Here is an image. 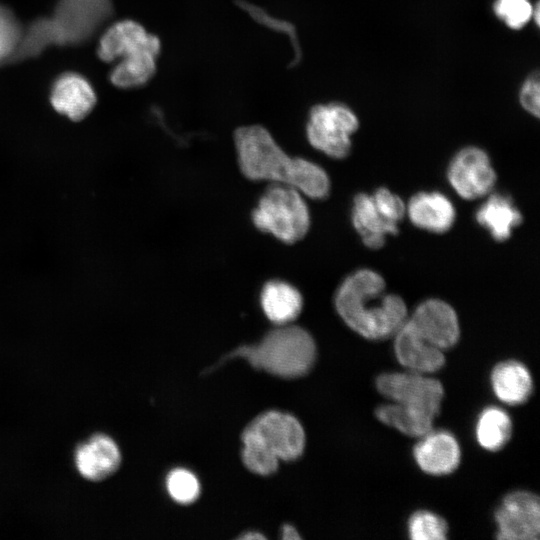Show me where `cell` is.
I'll list each match as a JSON object with an SVG mask.
<instances>
[{"instance_id":"1f68e13d","label":"cell","mask_w":540,"mask_h":540,"mask_svg":"<svg viewBox=\"0 0 540 540\" xmlns=\"http://www.w3.org/2000/svg\"><path fill=\"white\" fill-rule=\"evenodd\" d=\"M241 539H265V536L256 531H250L240 536Z\"/></svg>"},{"instance_id":"cb8c5ba5","label":"cell","mask_w":540,"mask_h":540,"mask_svg":"<svg viewBox=\"0 0 540 540\" xmlns=\"http://www.w3.org/2000/svg\"><path fill=\"white\" fill-rule=\"evenodd\" d=\"M235 4L259 25L285 35L293 50V56L289 66L295 67L300 63L302 59V49L296 27L292 22L274 17L262 7L247 0H235Z\"/></svg>"},{"instance_id":"4316f807","label":"cell","mask_w":540,"mask_h":540,"mask_svg":"<svg viewBox=\"0 0 540 540\" xmlns=\"http://www.w3.org/2000/svg\"><path fill=\"white\" fill-rule=\"evenodd\" d=\"M407 532L413 540H444L447 538L448 526L441 516L419 510L410 516Z\"/></svg>"},{"instance_id":"ffe728a7","label":"cell","mask_w":540,"mask_h":540,"mask_svg":"<svg viewBox=\"0 0 540 540\" xmlns=\"http://www.w3.org/2000/svg\"><path fill=\"white\" fill-rule=\"evenodd\" d=\"M476 220L493 239L504 241L522 222V215L508 195L497 193L478 208Z\"/></svg>"},{"instance_id":"ba28073f","label":"cell","mask_w":540,"mask_h":540,"mask_svg":"<svg viewBox=\"0 0 540 540\" xmlns=\"http://www.w3.org/2000/svg\"><path fill=\"white\" fill-rule=\"evenodd\" d=\"M447 177L457 194L468 200L486 195L496 182L487 153L474 146L461 149L452 158Z\"/></svg>"},{"instance_id":"5bb4252c","label":"cell","mask_w":540,"mask_h":540,"mask_svg":"<svg viewBox=\"0 0 540 540\" xmlns=\"http://www.w3.org/2000/svg\"><path fill=\"white\" fill-rule=\"evenodd\" d=\"M394 336L396 358L408 371L429 374L444 366L443 350L426 341L407 320Z\"/></svg>"},{"instance_id":"2e32d148","label":"cell","mask_w":540,"mask_h":540,"mask_svg":"<svg viewBox=\"0 0 540 540\" xmlns=\"http://www.w3.org/2000/svg\"><path fill=\"white\" fill-rule=\"evenodd\" d=\"M96 103L91 85L77 74H64L54 83L51 104L61 115L71 121L84 119Z\"/></svg>"},{"instance_id":"e0dca14e","label":"cell","mask_w":540,"mask_h":540,"mask_svg":"<svg viewBox=\"0 0 540 540\" xmlns=\"http://www.w3.org/2000/svg\"><path fill=\"white\" fill-rule=\"evenodd\" d=\"M410 221L418 228L433 233L449 230L455 220L452 202L439 192H419L407 207Z\"/></svg>"},{"instance_id":"ac0fdd59","label":"cell","mask_w":540,"mask_h":540,"mask_svg":"<svg viewBox=\"0 0 540 540\" xmlns=\"http://www.w3.org/2000/svg\"><path fill=\"white\" fill-rule=\"evenodd\" d=\"M490 381L495 396L508 405L525 403L533 391L530 371L516 360L498 363L491 372Z\"/></svg>"},{"instance_id":"4dcf8cb0","label":"cell","mask_w":540,"mask_h":540,"mask_svg":"<svg viewBox=\"0 0 540 540\" xmlns=\"http://www.w3.org/2000/svg\"><path fill=\"white\" fill-rule=\"evenodd\" d=\"M282 538L285 540L299 539L298 531L291 525H284L282 528Z\"/></svg>"},{"instance_id":"52a82bcc","label":"cell","mask_w":540,"mask_h":540,"mask_svg":"<svg viewBox=\"0 0 540 540\" xmlns=\"http://www.w3.org/2000/svg\"><path fill=\"white\" fill-rule=\"evenodd\" d=\"M501 540H537L540 534V504L537 495L528 491L507 494L494 514Z\"/></svg>"},{"instance_id":"8fae6325","label":"cell","mask_w":540,"mask_h":540,"mask_svg":"<svg viewBox=\"0 0 540 540\" xmlns=\"http://www.w3.org/2000/svg\"><path fill=\"white\" fill-rule=\"evenodd\" d=\"M407 321L426 341L443 351L459 340L457 314L452 306L440 299L422 302Z\"/></svg>"},{"instance_id":"4fadbf2b","label":"cell","mask_w":540,"mask_h":540,"mask_svg":"<svg viewBox=\"0 0 540 540\" xmlns=\"http://www.w3.org/2000/svg\"><path fill=\"white\" fill-rule=\"evenodd\" d=\"M144 49L161 51L158 36L149 33L134 20H122L102 36L98 55L105 62H113Z\"/></svg>"},{"instance_id":"9c48e42d","label":"cell","mask_w":540,"mask_h":540,"mask_svg":"<svg viewBox=\"0 0 540 540\" xmlns=\"http://www.w3.org/2000/svg\"><path fill=\"white\" fill-rule=\"evenodd\" d=\"M275 453L279 460L297 459L305 447V433L300 422L291 414L267 411L247 426Z\"/></svg>"},{"instance_id":"44dd1931","label":"cell","mask_w":540,"mask_h":540,"mask_svg":"<svg viewBox=\"0 0 540 540\" xmlns=\"http://www.w3.org/2000/svg\"><path fill=\"white\" fill-rule=\"evenodd\" d=\"M159 53L157 50L144 49L120 59L111 71V82L122 89L147 84L156 74Z\"/></svg>"},{"instance_id":"3957f363","label":"cell","mask_w":540,"mask_h":540,"mask_svg":"<svg viewBox=\"0 0 540 540\" xmlns=\"http://www.w3.org/2000/svg\"><path fill=\"white\" fill-rule=\"evenodd\" d=\"M229 357H241L258 369L283 378L306 374L316 359V345L308 331L295 325H280L255 345L237 348Z\"/></svg>"},{"instance_id":"30bf717a","label":"cell","mask_w":540,"mask_h":540,"mask_svg":"<svg viewBox=\"0 0 540 540\" xmlns=\"http://www.w3.org/2000/svg\"><path fill=\"white\" fill-rule=\"evenodd\" d=\"M73 462L81 477L91 482H100L116 473L122 455L111 436L96 432L76 445Z\"/></svg>"},{"instance_id":"6da1fadb","label":"cell","mask_w":540,"mask_h":540,"mask_svg":"<svg viewBox=\"0 0 540 540\" xmlns=\"http://www.w3.org/2000/svg\"><path fill=\"white\" fill-rule=\"evenodd\" d=\"M234 142L240 169L247 178L293 187L313 199L329 194L325 170L309 160L288 155L263 126L239 127Z\"/></svg>"},{"instance_id":"d6986e66","label":"cell","mask_w":540,"mask_h":540,"mask_svg":"<svg viewBox=\"0 0 540 540\" xmlns=\"http://www.w3.org/2000/svg\"><path fill=\"white\" fill-rule=\"evenodd\" d=\"M260 303L266 317L280 326L290 324L298 317L303 300L293 285L281 280H272L263 286Z\"/></svg>"},{"instance_id":"7c38bea8","label":"cell","mask_w":540,"mask_h":540,"mask_svg":"<svg viewBox=\"0 0 540 540\" xmlns=\"http://www.w3.org/2000/svg\"><path fill=\"white\" fill-rule=\"evenodd\" d=\"M419 438L413 448V457L422 471L430 475L442 476L458 468L461 450L453 434L444 430L431 429Z\"/></svg>"},{"instance_id":"7402d4cb","label":"cell","mask_w":540,"mask_h":540,"mask_svg":"<svg viewBox=\"0 0 540 540\" xmlns=\"http://www.w3.org/2000/svg\"><path fill=\"white\" fill-rule=\"evenodd\" d=\"M511 433V418L502 408L489 406L479 414L475 435L483 449L491 452L502 449L508 443Z\"/></svg>"},{"instance_id":"f1b7e54d","label":"cell","mask_w":540,"mask_h":540,"mask_svg":"<svg viewBox=\"0 0 540 540\" xmlns=\"http://www.w3.org/2000/svg\"><path fill=\"white\" fill-rule=\"evenodd\" d=\"M20 39L19 25L10 11L0 6V60L10 54Z\"/></svg>"},{"instance_id":"5b68a950","label":"cell","mask_w":540,"mask_h":540,"mask_svg":"<svg viewBox=\"0 0 540 540\" xmlns=\"http://www.w3.org/2000/svg\"><path fill=\"white\" fill-rule=\"evenodd\" d=\"M356 113L341 102L319 103L311 107L306 135L312 147L329 157L341 159L351 149V136L358 130Z\"/></svg>"},{"instance_id":"83f0119b","label":"cell","mask_w":540,"mask_h":540,"mask_svg":"<svg viewBox=\"0 0 540 540\" xmlns=\"http://www.w3.org/2000/svg\"><path fill=\"white\" fill-rule=\"evenodd\" d=\"M166 487L173 500L181 504L194 502L200 493L197 477L184 468H176L168 474Z\"/></svg>"},{"instance_id":"d4e9b609","label":"cell","mask_w":540,"mask_h":540,"mask_svg":"<svg viewBox=\"0 0 540 540\" xmlns=\"http://www.w3.org/2000/svg\"><path fill=\"white\" fill-rule=\"evenodd\" d=\"M242 441V460L247 469L263 476H268L277 470L280 460L254 431L246 427L242 434Z\"/></svg>"},{"instance_id":"484cf974","label":"cell","mask_w":540,"mask_h":540,"mask_svg":"<svg viewBox=\"0 0 540 540\" xmlns=\"http://www.w3.org/2000/svg\"><path fill=\"white\" fill-rule=\"evenodd\" d=\"M492 11L500 21L513 30L524 28L530 20H534L538 25V2L534 6L530 0H494Z\"/></svg>"},{"instance_id":"603a6c76","label":"cell","mask_w":540,"mask_h":540,"mask_svg":"<svg viewBox=\"0 0 540 540\" xmlns=\"http://www.w3.org/2000/svg\"><path fill=\"white\" fill-rule=\"evenodd\" d=\"M379 421L403 434L420 437L433 429L435 418L397 403H387L375 410Z\"/></svg>"},{"instance_id":"277c9868","label":"cell","mask_w":540,"mask_h":540,"mask_svg":"<svg viewBox=\"0 0 540 540\" xmlns=\"http://www.w3.org/2000/svg\"><path fill=\"white\" fill-rule=\"evenodd\" d=\"M303 196L293 187L271 185L253 210L254 225L288 244L302 239L310 226L309 210Z\"/></svg>"},{"instance_id":"f546056e","label":"cell","mask_w":540,"mask_h":540,"mask_svg":"<svg viewBox=\"0 0 540 540\" xmlns=\"http://www.w3.org/2000/svg\"><path fill=\"white\" fill-rule=\"evenodd\" d=\"M521 107L530 115L539 117L540 82L538 72H533L523 81L518 94Z\"/></svg>"},{"instance_id":"7a4b0ae2","label":"cell","mask_w":540,"mask_h":540,"mask_svg":"<svg viewBox=\"0 0 540 540\" xmlns=\"http://www.w3.org/2000/svg\"><path fill=\"white\" fill-rule=\"evenodd\" d=\"M385 281L370 269L349 275L335 296V306L343 321L356 333L370 340L394 336L407 320L404 300L385 294Z\"/></svg>"},{"instance_id":"9a60e30c","label":"cell","mask_w":540,"mask_h":540,"mask_svg":"<svg viewBox=\"0 0 540 540\" xmlns=\"http://www.w3.org/2000/svg\"><path fill=\"white\" fill-rule=\"evenodd\" d=\"M352 222L363 243L378 249L388 235L398 232V223L376 202L372 195L361 193L355 196L352 207Z\"/></svg>"},{"instance_id":"8992f818","label":"cell","mask_w":540,"mask_h":540,"mask_svg":"<svg viewBox=\"0 0 540 540\" xmlns=\"http://www.w3.org/2000/svg\"><path fill=\"white\" fill-rule=\"evenodd\" d=\"M377 390L390 402L435 418L442 404V384L426 374L407 372L384 373L376 379Z\"/></svg>"}]
</instances>
